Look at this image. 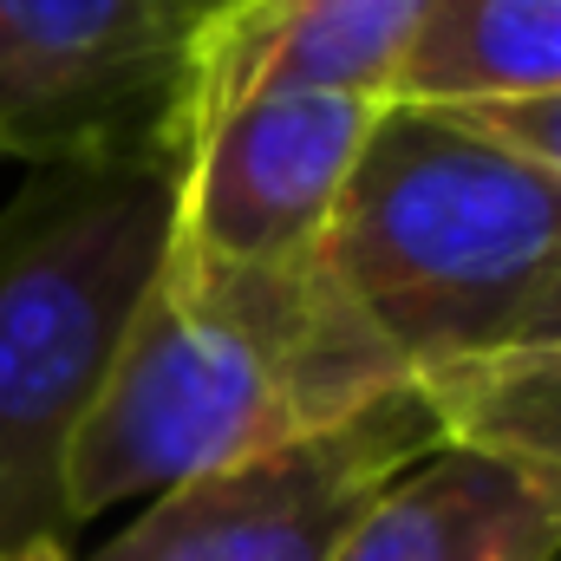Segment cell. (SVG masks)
<instances>
[{
    "label": "cell",
    "mask_w": 561,
    "mask_h": 561,
    "mask_svg": "<svg viewBox=\"0 0 561 561\" xmlns=\"http://www.w3.org/2000/svg\"><path fill=\"white\" fill-rule=\"evenodd\" d=\"M320 255L424 386L510 346L561 255V183L437 105H379Z\"/></svg>",
    "instance_id": "obj_2"
},
{
    "label": "cell",
    "mask_w": 561,
    "mask_h": 561,
    "mask_svg": "<svg viewBox=\"0 0 561 561\" xmlns=\"http://www.w3.org/2000/svg\"><path fill=\"white\" fill-rule=\"evenodd\" d=\"M170 236V163H53L0 209V556L66 549V457Z\"/></svg>",
    "instance_id": "obj_3"
},
{
    "label": "cell",
    "mask_w": 561,
    "mask_h": 561,
    "mask_svg": "<svg viewBox=\"0 0 561 561\" xmlns=\"http://www.w3.org/2000/svg\"><path fill=\"white\" fill-rule=\"evenodd\" d=\"M450 118L561 183V92H549V99H503V105H457Z\"/></svg>",
    "instance_id": "obj_11"
},
{
    "label": "cell",
    "mask_w": 561,
    "mask_h": 561,
    "mask_svg": "<svg viewBox=\"0 0 561 561\" xmlns=\"http://www.w3.org/2000/svg\"><path fill=\"white\" fill-rule=\"evenodd\" d=\"M444 444L419 386L359 419L163 490L92 561H333L366 510Z\"/></svg>",
    "instance_id": "obj_4"
},
{
    "label": "cell",
    "mask_w": 561,
    "mask_h": 561,
    "mask_svg": "<svg viewBox=\"0 0 561 561\" xmlns=\"http://www.w3.org/2000/svg\"><path fill=\"white\" fill-rule=\"evenodd\" d=\"M444 444L490 450L561 496V346H510L419 386Z\"/></svg>",
    "instance_id": "obj_10"
},
{
    "label": "cell",
    "mask_w": 561,
    "mask_h": 561,
    "mask_svg": "<svg viewBox=\"0 0 561 561\" xmlns=\"http://www.w3.org/2000/svg\"><path fill=\"white\" fill-rule=\"evenodd\" d=\"M222 0H0V157H157L190 39Z\"/></svg>",
    "instance_id": "obj_5"
},
{
    "label": "cell",
    "mask_w": 561,
    "mask_h": 561,
    "mask_svg": "<svg viewBox=\"0 0 561 561\" xmlns=\"http://www.w3.org/2000/svg\"><path fill=\"white\" fill-rule=\"evenodd\" d=\"M0 561H72V549H26V556H0Z\"/></svg>",
    "instance_id": "obj_13"
},
{
    "label": "cell",
    "mask_w": 561,
    "mask_h": 561,
    "mask_svg": "<svg viewBox=\"0 0 561 561\" xmlns=\"http://www.w3.org/2000/svg\"><path fill=\"white\" fill-rule=\"evenodd\" d=\"M405 386L327 255L203 268L163 249L66 457L72 523L346 424Z\"/></svg>",
    "instance_id": "obj_1"
},
{
    "label": "cell",
    "mask_w": 561,
    "mask_h": 561,
    "mask_svg": "<svg viewBox=\"0 0 561 561\" xmlns=\"http://www.w3.org/2000/svg\"><path fill=\"white\" fill-rule=\"evenodd\" d=\"M431 0H222L190 39L157 157L176 163L216 118L255 99L333 92L392 105Z\"/></svg>",
    "instance_id": "obj_7"
},
{
    "label": "cell",
    "mask_w": 561,
    "mask_h": 561,
    "mask_svg": "<svg viewBox=\"0 0 561 561\" xmlns=\"http://www.w3.org/2000/svg\"><path fill=\"white\" fill-rule=\"evenodd\" d=\"M333 561H561V496L490 450L437 444Z\"/></svg>",
    "instance_id": "obj_8"
},
{
    "label": "cell",
    "mask_w": 561,
    "mask_h": 561,
    "mask_svg": "<svg viewBox=\"0 0 561 561\" xmlns=\"http://www.w3.org/2000/svg\"><path fill=\"white\" fill-rule=\"evenodd\" d=\"M510 346H561V255H556V268L542 275L536 300H529V313L516 320ZM510 346H503V353H510Z\"/></svg>",
    "instance_id": "obj_12"
},
{
    "label": "cell",
    "mask_w": 561,
    "mask_h": 561,
    "mask_svg": "<svg viewBox=\"0 0 561 561\" xmlns=\"http://www.w3.org/2000/svg\"><path fill=\"white\" fill-rule=\"evenodd\" d=\"M379 105L294 92L216 118L170 163L163 249L203 268H275L320 255Z\"/></svg>",
    "instance_id": "obj_6"
},
{
    "label": "cell",
    "mask_w": 561,
    "mask_h": 561,
    "mask_svg": "<svg viewBox=\"0 0 561 561\" xmlns=\"http://www.w3.org/2000/svg\"><path fill=\"white\" fill-rule=\"evenodd\" d=\"M561 92V0H431L392 105H503Z\"/></svg>",
    "instance_id": "obj_9"
}]
</instances>
